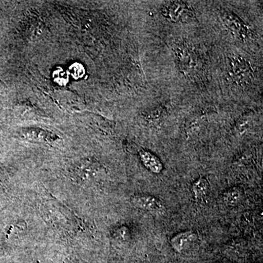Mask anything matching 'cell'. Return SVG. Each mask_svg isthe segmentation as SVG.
<instances>
[{
    "instance_id": "cell-8",
    "label": "cell",
    "mask_w": 263,
    "mask_h": 263,
    "mask_svg": "<svg viewBox=\"0 0 263 263\" xmlns=\"http://www.w3.org/2000/svg\"><path fill=\"white\" fill-rule=\"evenodd\" d=\"M176 57L180 67L186 72L194 70L197 66V59L194 52L186 46H181L176 49Z\"/></svg>"
},
{
    "instance_id": "cell-11",
    "label": "cell",
    "mask_w": 263,
    "mask_h": 263,
    "mask_svg": "<svg viewBox=\"0 0 263 263\" xmlns=\"http://www.w3.org/2000/svg\"><path fill=\"white\" fill-rule=\"evenodd\" d=\"M209 191V183L205 178L197 179L192 185V192L195 200L200 201L205 198Z\"/></svg>"
},
{
    "instance_id": "cell-6",
    "label": "cell",
    "mask_w": 263,
    "mask_h": 263,
    "mask_svg": "<svg viewBox=\"0 0 263 263\" xmlns=\"http://www.w3.org/2000/svg\"><path fill=\"white\" fill-rule=\"evenodd\" d=\"M133 206L148 212H160L164 209L161 200L152 195L146 194H137L131 197Z\"/></svg>"
},
{
    "instance_id": "cell-9",
    "label": "cell",
    "mask_w": 263,
    "mask_h": 263,
    "mask_svg": "<svg viewBox=\"0 0 263 263\" xmlns=\"http://www.w3.org/2000/svg\"><path fill=\"white\" fill-rule=\"evenodd\" d=\"M139 157L142 163L148 171L155 174H160L163 171V164L157 156L146 150H141Z\"/></svg>"
},
{
    "instance_id": "cell-5",
    "label": "cell",
    "mask_w": 263,
    "mask_h": 263,
    "mask_svg": "<svg viewBox=\"0 0 263 263\" xmlns=\"http://www.w3.org/2000/svg\"><path fill=\"white\" fill-rule=\"evenodd\" d=\"M18 133L21 138L32 143H52L59 138L54 133L41 128H23Z\"/></svg>"
},
{
    "instance_id": "cell-13",
    "label": "cell",
    "mask_w": 263,
    "mask_h": 263,
    "mask_svg": "<svg viewBox=\"0 0 263 263\" xmlns=\"http://www.w3.org/2000/svg\"><path fill=\"white\" fill-rule=\"evenodd\" d=\"M5 90V84L3 81H0V94L3 92Z\"/></svg>"
},
{
    "instance_id": "cell-12",
    "label": "cell",
    "mask_w": 263,
    "mask_h": 263,
    "mask_svg": "<svg viewBox=\"0 0 263 263\" xmlns=\"http://www.w3.org/2000/svg\"><path fill=\"white\" fill-rule=\"evenodd\" d=\"M115 237L117 239L127 240L130 238V233L127 227H121L115 231Z\"/></svg>"
},
{
    "instance_id": "cell-10",
    "label": "cell",
    "mask_w": 263,
    "mask_h": 263,
    "mask_svg": "<svg viewBox=\"0 0 263 263\" xmlns=\"http://www.w3.org/2000/svg\"><path fill=\"white\" fill-rule=\"evenodd\" d=\"M243 190L238 186L228 189L222 195V200L228 206H235L243 200Z\"/></svg>"
},
{
    "instance_id": "cell-3",
    "label": "cell",
    "mask_w": 263,
    "mask_h": 263,
    "mask_svg": "<svg viewBox=\"0 0 263 263\" xmlns=\"http://www.w3.org/2000/svg\"><path fill=\"white\" fill-rule=\"evenodd\" d=\"M231 75L239 84H247L252 81L253 70L249 61L240 56L231 57L230 60Z\"/></svg>"
},
{
    "instance_id": "cell-4",
    "label": "cell",
    "mask_w": 263,
    "mask_h": 263,
    "mask_svg": "<svg viewBox=\"0 0 263 263\" xmlns=\"http://www.w3.org/2000/svg\"><path fill=\"white\" fill-rule=\"evenodd\" d=\"M221 18L227 27L240 39L247 40L251 37L252 32L248 26L234 13L223 11L221 13Z\"/></svg>"
},
{
    "instance_id": "cell-1",
    "label": "cell",
    "mask_w": 263,
    "mask_h": 263,
    "mask_svg": "<svg viewBox=\"0 0 263 263\" xmlns=\"http://www.w3.org/2000/svg\"><path fill=\"white\" fill-rule=\"evenodd\" d=\"M162 13L166 18L174 22H186L193 18V11L184 2H167L162 7Z\"/></svg>"
},
{
    "instance_id": "cell-2",
    "label": "cell",
    "mask_w": 263,
    "mask_h": 263,
    "mask_svg": "<svg viewBox=\"0 0 263 263\" xmlns=\"http://www.w3.org/2000/svg\"><path fill=\"white\" fill-rule=\"evenodd\" d=\"M101 167L97 161L84 159L78 162L72 170V177L79 183L93 181L100 173Z\"/></svg>"
},
{
    "instance_id": "cell-7",
    "label": "cell",
    "mask_w": 263,
    "mask_h": 263,
    "mask_svg": "<svg viewBox=\"0 0 263 263\" xmlns=\"http://www.w3.org/2000/svg\"><path fill=\"white\" fill-rule=\"evenodd\" d=\"M197 240V235L195 232L188 230V231L181 232L175 235L171 240V247L176 252L182 253L193 247Z\"/></svg>"
}]
</instances>
